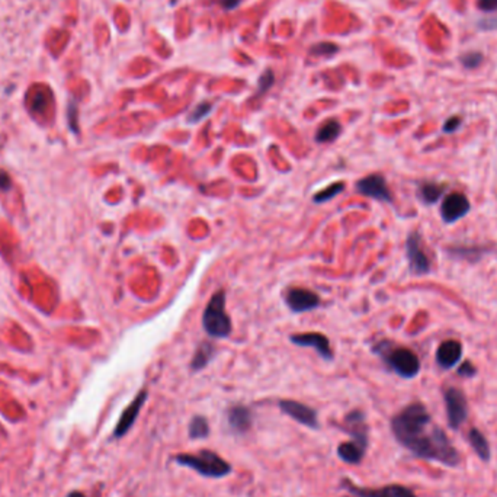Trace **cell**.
Segmentation results:
<instances>
[{
	"instance_id": "17",
	"label": "cell",
	"mask_w": 497,
	"mask_h": 497,
	"mask_svg": "<svg viewBox=\"0 0 497 497\" xmlns=\"http://www.w3.org/2000/svg\"><path fill=\"white\" fill-rule=\"evenodd\" d=\"M446 252L461 261L469 262H478L484 255L490 252L487 244H459V246H451L446 248Z\"/></svg>"
},
{
	"instance_id": "25",
	"label": "cell",
	"mask_w": 497,
	"mask_h": 497,
	"mask_svg": "<svg viewBox=\"0 0 497 497\" xmlns=\"http://www.w3.org/2000/svg\"><path fill=\"white\" fill-rule=\"evenodd\" d=\"M211 111H212V103H209V102H201L199 105H197L195 108L192 110V113H191L189 117H188V121L192 122V124L199 122V121H202L204 118H206V117L211 114Z\"/></svg>"
},
{
	"instance_id": "24",
	"label": "cell",
	"mask_w": 497,
	"mask_h": 497,
	"mask_svg": "<svg viewBox=\"0 0 497 497\" xmlns=\"http://www.w3.org/2000/svg\"><path fill=\"white\" fill-rule=\"evenodd\" d=\"M346 185L345 182H335L332 185H329L328 188L322 189V191H318L314 197H313V201L315 204H323V202H328L333 198H336L339 194H342L345 191Z\"/></svg>"
},
{
	"instance_id": "35",
	"label": "cell",
	"mask_w": 497,
	"mask_h": 497,
	"mask_svg": "<svg viewBox=\"0 0 497 497\" xmlns=\"http://www.w3.org/2000/svg\"><path fill=\"white\" fill-rule=\"evenodd\" d=\"M66 497H86L82 491H78V490H75V491H70Z\"/></svg>"
},
{
	"instance_id": "29",
	"label": "cell",
	"mask_w": 497,
	"mask_h": 497,
	"mask_svg": "<svg viewBox=\"0 0 497 497\" xmlns=\"http://www.w3.org/2000/svg\"><path fill=\"white\" fill-rule=\"evenodd\" d=\"M67 115H68V125L70 128H72V131L78 132L79 128H78V105L75 100H72L68 103V108H67Z\"/></svg>"
},
{
	"instance_id": "19",
	"label": "cell",
	"mask_w": 497,
	"mask_h": 497,
	"mask_svg": "<svg viewBox=\"0 0 497 497\" xmlns=\"http://www.w3.org/2000/svg\"><path fill=\"white\" fill-rule=\"evenodd\" d=\"M446 191L445 184H438L432 181L422 182L417 188V197L424 205H435L436 202L441 201Z\"/></svg>"
},
{
	"instance_id": "5",
	"label": "cell",
	"mask_w": 497,
	"mask_h": 497,
	"mask_svg": "<svg viewBox=\"0 0 497 497\" xmlns=\"http://www.w3.org/2000/svg\"><path fill=\"white\" fill-rule=\"evenodd\" d=\"M406 256L409 262V271L413 275L423 276L432 271V261L424 251V246L419 231H412L406 240Z\"/></svg>"
},
{
	"instance_id": "26",
	"label": "cell",
	"mask_w": 497,
	"mask_h": 497,
	"mask_svg": "<svg viewBox=\"0 0 497 497\" xmlns=\"http://www.w3.org/2000/svg\"><path fill=\"white\" fill-rule=\"evenodd\" d=\"M339 51V47L333 43H320L315 44L311 47L310 53L315 54V56H325V57H330L333 54H336Z\"/></svg>"
},
{
	"instance_id": "31",
	"label": "cell",
	"mask_w": 497,
	"mask_h": 497,
	"mask_svg": "<svg viewBox=\"0 0 497 497\" xmlns=\"http://www.w3.org/2000/svg\"><path fill=\"white\" fill-rule=\"evenodd\" d=\"M456 372H458V375L464 377V378H471V377H474L477 374V370H476V367L470 361H464L463 364L459 365Z\"/></svg>"
},
{
	"instance_id": "1",
	"label": "cell",
	"mask_w": 497,
	"mask_h": 497,
	"mask_svg": "<svg viewBox=\"0 0 497 497\" xmlns=\"http://www.w3.org/2000/svg\"><path fill=\"white\" fill-rule=\"evenodd\" d=\"M392 432L400 445L422 459L436 461L448 467L459 464L456 448L422 403H412L399 412L392 419Z\"/></svg>"
},
{
	"instance_id": "22",
	"label": "cell",
	"mask_w": 497,
	"mask_h": 497,
	"mask_svg": "<svg viewBox=\"0 0 497 497\" xmlns=\"http://www.w3.org/2000/svg\"><path fill=\"white\" fill-rule=\"evenodd\" d=\"M211 434L209 429V423L206 420L205 416L197 414L191 419L189 424H188V436L192 441H202L206 439Z\"/></svg>"
},
{
	"instance_id": "32",
	"label": "cell",
	"mask_w": 497,
	"mask_h": 497,
	"mask_svg": "<svg viewBox=\"0 0 497 497\" xmlns=\"http://www.w3.org/2000/svg\"><path fill=\"white\" fill-rule=\"evenodd\" d=\"M477 5L484 12L497 11V0H477Z\"/></svg>"
},
{
	"instance_id": "8",
	"label": "cell",
	"mask_w": 497,
	"mask_h": 497,
	"mask_svg": "<svg viewBox=\"0 0 497 497\" xmlns=\"http://www.w3.org/2000/svg\"><path fill=\"white\" fill-rule=\"evenodd\" d=\"M355 189H357L358 194L367 198L385 202V204L393 202V194L387 185L385 177L380 173H372L362 177V179H360L357 184H355Z\"/></svg>"
},
{
	"instance_id": "3",
	"label": "cell",
	"mask_w": 497,
	"mask_h": 497,
	"mask_svg": "<svg viewBox=\"0 0 497 497\" xmlns=\"http://www.w3.org/2000/svg\"><path fill=\"white\" fill-rule=\"evenodd\" d=\"M173 461L179 467L191 469L205 478H224L233 471L229 461L209 449H201L198 454H179L173 456Z\"/></svg>"
},
{
	"instance_id": "23",
	"label": "cell",
	"mask_w": 497,
	"mask_h": 497,
	"mask_svg": "<svg viewBox=\"0 0 497 497\" xmlns=\"http://www.w3.org/2000/svg\"><path fill=\"white\" fill-rule=\"evenodd\" d=\"M469 441H470L473 449L476 451V454L480 456V459H483V461H488L490 459V445H488V441L478 429H471L470 431Z\"/></svg>"
},
{
	"instance_id": "2",
	"label": "cell",
	"mask_w": 497,
	"mask_h": 497,
	"mask_svg": "<svg viewBox=\"0 0 497 497\" xmlns=\"http://www.w3.org/2000/svg\"><path fill=\"white\" fill-rule=\"evenodd\" d=\"M374 352L384 361L387 368H389L402 378L412 380L420 372V360L409 347L397 346L388 340H382L374 346Z\"/></svg>"
},
{
	"instance_id": "27",
	"label": "cell",
	"mask_w": 497,
	"mask_h": 497,
	"mask_svg": "<svg viewBox=\"0 0 497 497\" xmlns=\"http://www.w3.org/2000/svg\"><path fill=\"white\" fill-rule=\"evenodd\" d=\"M273 82H275L273 73L271 72V70H266V72L259 78V88H258L259 95H263L265 92H268L272 88Z\"/></svg>"
},
{
	"instance_id": "30",
	"label": "cell",
	"mask_w": 497,
	"mask_h": 497,
	"mask_svg": "<svg viewBox=\"0 0 497 497\" xmlns=\"http://www.w3.org/2000/svg\"><path fill=\"white\" fill-rule=\"evenodd\" d=\"M461 125H463V120H461V117H451L445 121L442 131L445 134H454L461 128Z\"/></svg>"
},
{
	"instance_id": "6",
	"label": "cell",
	"mask_w": 497,
	"mask_h": 497,
	"mask_svg": "<svg viewBox=\"0 0 497 497\" xmlns=\"http://www.w3.org/2000/svg\"><path fill=\"white\" fill-rule=\"evenodd\" d=\"M444 400L446 406L448 423L452 429H458L461 424L467 420L469 403L463 389L456 387H449L445 389Z\"/></svg>"
},
{
	"instance_id": "28",
	"label": "cell",
	"mask_w": 497,
	"mask_h": 497,
	"mask_svg": "<svg viewBox=\"0 0 497 497\" xmlns=\"http://www.w3.org/2000/svg\"><path fill=\"white\" fill-rule=\"evenodd\" d=\"M483 56L480 53H467L461 57V63H463L467 68H476L481 64Z\"/></svg>"
},
{
	"instance_id": "11",
	"label": "cell",
	"mask_w": 497,
	"mask_h": 497,
	"mask_svg": "<svg viewBox=\"0 0 497 497\" xmlns=\"http://www.w3.org/2000/svg\"><path fill=\"white\" fill-rule=\"evenodd\" d=\"M278 406L283 414L290 416L293 420L298 422L300 424L307 426V428L314 429V431L320 428L318 414L313 407H310L304 403H300L297 400H279Z\"/></svg>"
},
{
	"instance_id": "21",
	"label": "cell",
	"mask_w": 497,
	"mask_h": 497,
	"mask_svg": "<svg viewBox=\"0 0 497 497\" xmlns=\"http://www.w3.org/2000/svg\"><path fill=\"white\" fill-rule=\"evenodd\" d=\"M340 132H342V125L336 120H329L317 130L314 140H315V143H318V145L333 143L335 140H338Z\"/></svg>"
},
{
	"instance_id": "14",
	"label": "cell",
	"mask_w": 497,
	"mask_h": 497,
	"mask_svg": "<svg viewBox=\"0 0 497 497\" xmlns=\"http://www.w3.org/2000/svg\"><path fill=\"white\" fill-rule=\"evenodd\" d=\"M286 303L293 313L301 314L320 305V297L305 288H291L286 294Z\"/></svg>"
},
{
	"instance_id": "13",
	"label": "cell",
	"mask_w": 497,
	"mask_h": 497,
	"mask_svg": "<svg viewBox=\"0 0 497 497\" xmlns=\"http://www.w3.org/2000/svg\"><path fill=\"white\" fill-rule=\"evenodd\" d=\"M290 340L303 347H313L325 361H333V352L330 347V340L317 332H308V333H297L291 335Z\"/></svg>"
},
{
	"instance_id": "18",
	"label": "cell",
	"mask_w": 497,
	"mask_h": 497,
	"mask_svg": "<svg viewBox=\"0 0 497 497\" xmlns=\"http://www.w3.org/2000/svg\"><path fill=\"white\" fill-rule=\"evenodd\" d=\"M367 449L365 446L357 444V442H353V441H347V442H343L338 446V456L343 461V463L346 464H350V466H358L362 463V459L367 454Z\"/></svg>"
},
{
	"instance_id": "12",
	"label": "cell",
	"mask_w": 497,
	"mask_h": 497,
	"mask_svg": "<svg viewBox=\"0 0 497 497\" xmlns=\"http://www.w3.org/2000/svg\"><path fill=\"white\" fill-rule=\"evenodd\" d=\"M343 431L350 436V441L368 448V423L362 410L355 409L343 419Z\"/></svg>"
},
{
	"instance_id": "33",
	"label": "cell",
	"mask_w": 497,
	"mask_h": 497,
	"mask_svg": "<svg viewBox=\"0 0 497 497\" xmlns=\"http://www.w3.org/2000/svg\"><path fill=\"white\" fill-rule=\"evenodd\" d=\"M11 185H12L11 176L5 170H0V189L8 191L11 188Z\"/></svg>"
},
{
	"instance_id": "9",
	"label": "cell",
	"mask_w": 497,
	"mask_h": 497,
	"mask_svg": "<svg viewBox=\"0 0 497 497\" xmlns=\"http://www.w3.org/2000/svg\"><path fill=\"white\" fill-rule=\"evenodd\" d=\"M471 209L470 199L463 192H451L441 202V219L445 224H454L464 219Z\"/></svg>"
},
{
	"instance_id": "20",
	"label": "cell",
	"mask_w": 497,
	"mask_h": 497,
	"mask_svg": "<svg viewBox=\"0 0 497 497\" xmlns=\"http://www.w3.org/2000/svg\"><path fill=\"white\" fill-rule=\"evenodd\" d=\"M216 357V346L212 345L211 342H202L198 349L195 350V355H194V358L191 361V370L194 372H198V371H202L204 368L208 367V364L214 360Z\"/></svg>"
},
{
	"instance_id": "34",
	"label": "cell",
	"mask_w": 497,
	"mask_h": 497,
	"mask_svg": "<svg viewBox=\"0 0 497 497\" xmlns=\"http://www.w3.org/2000/svg\"><path fill=\"white\" fill-rule=\"evenodd\" d=\"M241 0H219V4L221 5V8H224L226 11H231L234 8H237L240 5Z\"/></svg>"
},
{
	"instance_id": "7",
	"label": "cell",
	"mask_w": 497,
	"mask_h": 497,
	"mask_svg": "<svg viewBox=\"0 0 497 497\" xmlns=\"http://www.w3.org/2000/svg\"><path fill=\"white\" fill-rule=\"evenodd\" d=\"M342 487L355 497H417L413 490L402 484H388L381 488H367L357 486L347 478H343Z\"/></svg>"
},
{
	"instance_id": "10",
	"label": "cell",
	"mask_w": 497,
	"mask_h": 497,
	"mask_svg": "<svg viewBox=\"0 0 497 497\" xmlns=\"http://www.w3.org/2000/svg\"><path fill=\"white\" fill-rule=\"evenodd\" d=\"M147 399H149V392H147L146 388H143L134 397V400L127 406V409L121 413V417H120L118 423L115 424V429H114V434H113L114 439L124 438L132 429V426L137 422V417L140 416L141 409L145 407Z\"/></svg>"
},
{
	"instance_id": "15",
	"label": "cell",
	"mask_w": 497,
	"mask_h": 497,
	"mask_svg": "<svg viewBox=\"0 0 497 497\" xmlns=\"http://www.w3.org/2000/svg\"><path fill=\"white\" fill-rule=\"evenodd\" d=\"M435 360L442 370H452L463 360V345L455 339L444 340L436 349Z\"/></svg>"
},
{
	"instance_id": "4",
	"label": "cell",
	"mask_w": 497,
	"mask_h": 497,
	"mask_svg": "<svg viewBox=\"0 0 497 497\" xmlns=\"http://www.w3.org/2000/svg\"><path fill=\"white\" fill-rule=\"evenodd\" d=\"M204 330L214 339H227L231 335V318L226 311V293L217 291L208 301L202 314Z\"/></svg>"
},
{
	"instance_id": "16",
	"label": "cell",
	"mask_w": 497,
	"mask_h": 497,
	"mask_svg": "<svg viewBox=\"0 0 497 497\" xmlns=\"http://www.w3.org/2000/svg\"><path fill=\"white\" fill-rule=\"evenodd\" d=\"M227 424L233 434L244 435L252 429L253 413L247 406L234 404L227 410Z\"/></svg>"
}]
</instances>
